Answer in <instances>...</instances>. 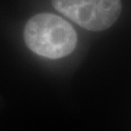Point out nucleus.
Returning a JSON list of instances; mask_svg holds the SVG:
<instances>
[{
  "instance_id": "obj_2",
  "label": "nucleus",
  "mask_w": 131,
  "mask_h": 131,
  "mask_svg": "<svg viewBox=\"0 0 131 131\" xmlns=\"http://www.w3.org/2000/svg\"><path fill=\"white\" fill-rule=\"evenodd\" d=\"M52 4L58 12L92 32L109 28L122 14L120 0H52Z\"/></svg>"
},
{
  "instance_id": "obj_1",
  "label": "nucleus",
  "mask_w": 131,
  "mask_h": 131,
  "mask_svg": "<svg viewBox=\"0 0 131 131\" xmlns=\"http://www.w3.org/2000/svg\"><path fill=\"white\" fill-rule=\"evenodd\" d=\"M23 38L34 53L46 58H62L77 46V33L66 19L52 14L33 16L24 26Z\"/></svg>"
}]
</instances>
